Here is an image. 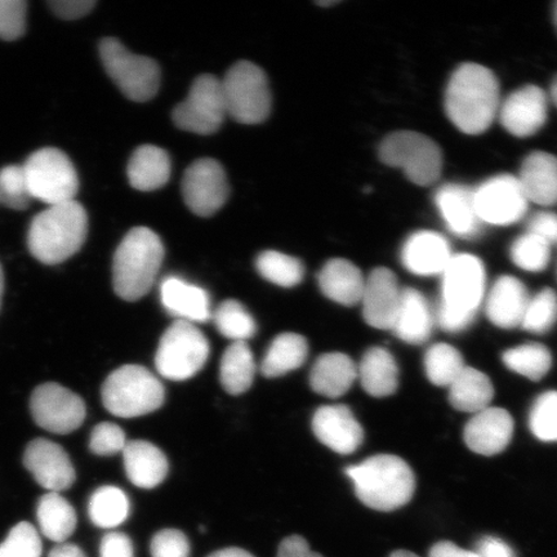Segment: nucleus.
Here are the masks:
<instances>
[{
	"label": "nucleus",
	"mask_w": 557,
	"mask_h": 557,
	"mask_svg": "<svg viewBox=\"0 0 557 557\" xmlns=\"http://www.w3.org/2000/svg\"><path fill=\"white\" fill-rule=\"evenodd\" d=\"M499 107V83L490 69L463 64L453 73L445 92V110L463 134H483L496 120Z\"/></svg>",
	"instance_id": "nucleus-1"
},
{
	"label": "nucleus",
	"mask_w": 557,
	"mask_h": 557,
	"mask_svg": "<svg viewBox=\"0 0 557 557\" xmlns=\"http://www.w3.org/2000/svg\"><path fill=\"white\" fill-rule=\"evenodd\" d=\"M346 475L361 503L375 511L398 510L410 503L416 490L412 469L398 456H373L348 468Z\"/></svg>",
	"instance_id": "nucleus-2"
},
{
	"label": "nucleus",
	"mask_w": 557,
	"mask_h": 557,
	"mask_svg": "<svg viewBox=\"0 0 557 557\" xmlns=\"http://www.w3.org/2000/svg\"><path fill=\"white\" fill-rule=\"evenodd\" d=\"M88 234V215L78 201L51 206L35 215L27 247L39 262L59 264L78 253Z\"/></svg>",
	"instance_id": "nucleus-3"
},
{
	"label": "nucleus",
	"mask_w": 557,
	"mask_h": 557,
	"mask_svg": "<svg viewBox=\"0 0 557 557\" xmlns=\"http://www.w3.org/2000/svg\"><path fill=\"white\" fill-rule=\"evenodd\" d=\"M442 276L436 322L449 333L468 330L485 298L483 262L472 255L453 256Z\"/></svg>",
	"instance_id": "nucleus-4"
},
{
	"label": "nucleus",
	"mask_w": 557,
	"mask_h": 557,
	"mask_svg": "<svg viewBox=\"0 0 557 557\" xmlns=\"http://www.w3.org/2000/svg\"><path fill=\"white\" fill-rule=\"evenodd\" d=\"M164 260V246L149 227L138 226L124 236L113 261V284L125 301H138L156 283Z\"/></svg>",
	"instance_id": "nucleus-5"
},
{
	"label": "nucleus",
	"mask_w": 557,
	"mask_h": 557,
	"mask_svg": "<svg viewBox=\"0 0 557 557\" xmlns=\"http://www.w3.org/2000/svg\"><path fill=\"white\" fill-rule=\"evenodd\" d=\"M164 387L157 375L141 366H123L102 386V403L111 414L136 418L163 406Z\"/></svg>",
	"instance_id": "nucleus-6"
},
{
	"label": "nucleus",
	"mask_w": 557,
	"mask_h": 557,
	"mask_svg": "<svg viewBox=\"0 0 557 557\" xmlns=\"http://www.w3.org/2000/svg\"><path fill=\"white\" fill-rule=\"evenodd\" d=\"M380 159L406 173L413 184L429 186L436 183L443 170V154L433 139L412 131L388 135L380 146Z\"/></svg>",
	"instance_id": "nucleus-7"
},
{
	"label": "nucleus",
	"mask_w": 557,
	"mask_h": 557,
	"mask_svg": "<svg viewBox=\"0 0 557 557\" xmlns=\"http://www.w3.org/2000/svg\"><path fill=\"white\" fill-rule=\"evenodd\" d=\"M32 199L48 207L75 200L79 178L64 151L46 148L35 151L23 165Z\"/></svg>",
	"instance_id": "nucleus-8"
},
{
	"label": "nucleus",
	"mask_w": 557,
	"mask_h": 557,
	"mask_svg": "<svg viewBox=\"0 0 557 557\" xmlns=\"http://www.w3.org/2000/svg\"><path fill=\"white\" fill-rule=\"evenodd\" d=\"M227 115L242 124H260L271 111L269 81L263 70L249 61H239L221 81Z\"/></svg>",
	"instance_id": "nucleus-9"
},
{
	"label": "nucleus",
	"mask_w": 557,
	"mask_h": 557,
	"mask_svg": "<svg viewBox=\"0 0 557 557\" xmlns=\"http://www.w3.org/2000/svg\"><path fill=\"white\" fill-rule=\"evenodd\" d=\"M209 358V343L197 325L176 320L160 338L156 366L162 377L186 381L198 374Z\"/></svg>",
	"instance_id": "nucleus-10"
},
{
	"label": "nucleus",
	"mask_w": 557,
	"mask_h": 557,
	"mask_svg": "<svg viewBox=\"0 0 557 557\" xmlns=\"http://www.w3.org/2000/svg\"><path fill=\"white\" fill-rule=\"evenodd\" d=\"M99 51L104 70L129 100L146 102L157 96L160 87L157 61L132 53L115 38L101 40Z\"/></svg>",
	"instance_id": "nucleus-11"
},
{
	"label": "nucleus",
	"mask_w": 557,
	"mask_h": 557,
	"mask_svg": "<svg viewBox=\"0 0 557 557\" xmlns=\"http://www.w3.org/2000/svg\"><path fill=\"white\" fill-rule=\"evenodd\" d=\"M227 115L222 83L211 74L195 79L187 99L173 110V122L180 129L197 135L218 132Z\"/></svg>",
	"instance_id": "nucleus-12"
},
{
	"label": "nucleus",
	"mask_w": 557,
	"mask_h": 557,
	"mask_svg": "<svg viewBox=\"0 0 557 557\" xmlns=\"http://www.w3.org/2000/svg\"><path fill=\"white\" fill-rule=\"evenodd\" d=\"M30 409L38 426L53 434L66 435L86 420V403L58 383H45L33 393Z\"/></svg>",
	"instance_id": "nucleus-13"
},
{
	"label": "nucleus",
	"mask_w": 557,
	"mask_h": 557,
	"mask_svg": "<svg viewBox=\"0 0 557 557\" xmlns=\"http://www.w3.org/2000/svg\"><path fill=\"white\" fill-rule=\"evenodd\" d=\"M475 191V203L483 224L507 226L519 222L528 211L529 201L518 177L511 174L485 181Z\"/></svg>",
	"instance_id": "nucleus-14"
},
{
	"label": "nucleus",
	"mask_w": 557,
	"mask_h": 557,
	"mask_svg": "<svg viewBox=\"0 0 557 557\" xmlns=\"http://www.w3.org/2000/svg\"><path fill=\"white\" fill-rule=\"evenodd\" d=\"M184 200L200 218L219 212L228 199L226 173L214 159H199L186 170L183 178Z\"/></svg>",
	"instance_id": "nucleus-15"
},
{
	"label": "nucleus",
	"mask_w": 557,
	"mask_h": 557,
	"mask_svg": "<svg viewBox=\"0 0 557 557\" xmlns=\"http://www.w3.org/2000/svg\"><path fill=\"white\" fill-rule=\"evenodd\" d=\"M24 465L40 486L61 493L75 483V469L66 450L47 438H37L27 445Z\"/></svg>",
	"instance_id": "nucleus-16"
},
{
	"label": "nucleus",
	"mask_w": 557,
	"mask_h": 557,
	"mask_svg": "<svg viewBox=\"0 0 557 557\" xmlns=\"http://www.w3.org/2000/svg\"><path fill=\"white\" fill-rule=\"evenodd\" d=\"M545 90L525 86L515 90L500 103L498 115L504 128L512 136L529 137L537 134L547 121Z\"/></svg>",
	"instance_id": "nucleus-17"
},
{
	"label": "nucleus",
	"mask_w": 557,
	"mask_h": 557,
	"mask_svg": "<svg viewBox=\"0 0 557 557\" xmlns=\"http://www.w3.org/2000/svg\"><path fill=\"white\" fill-rule=\"evenodd\" d=\"M401 292L398 277L392 270L374 269L366 278L361 297L367 324L375 330L392 331L399 310Z\"/></svg>",
	"instance_id": "nucleus-18"
},
{
	"label": "nucleus",
	"mask_w": 557,
	"mask_h": 557,
	"mask_svg": "<svg viewBox=\"0 0 557 557\" xmlns=\"http://www.w3.org/2000/svg\"><path fill=\"white\" fill-rule=\"evenodd\" d=\"M313 434L338 455H351L364 441V431L346 406L319 408L312 418Z\"/></svg>",
	"instance_id": "nucleus-19"
},
{
	"label": "nucleus",
	"mask_w": 557,
	"mask_h": 557,
	"mask_svg": "<svg viewBox=\"0 0 557 557\" xmlns=\"http://www.w3.org/2000/svg\"><path fill=\"white\" fill-rule=\"evenodd\" d=\"M513 435V420L503 408H486L476 414L465 428V443L480 456H496L510 444Z\"/></svg>",
	"instance_id": "nucleus-20"
},
{
	"label": "nucleus",
	"mask_w": 557,
	"mask_h": 557,
	"mask_svg": "<svg viewBox=\"0 0 557 557\" xmlns=\"http://www.w3.org/2000/svg\"><path fill=\"white\" fill-rule=\"evenodd\" d=\"M435 203L444 221L456 235L471 238L482 230L483 221L479 218L475 191L470 187L458 184L444 185L435 194Z\"/></svg>",
	"instance_id": "nucleus-21"
},
{
	"label": "nucleus",
	"mask_w": 557,
	"mask_h": 557,
	"mask_svg": "<svg viewBox=\"0 0 557 557\" xmlns=\"http://www.w3.org/2000/svg\"><path fill=\"white\" fill-rule=\"evenodd\" d=\"M529 299L525 285L519 278L500 276L485 298L486 317L498 329H517L524 319Z\"/></svg>",
	"instance_id": "nucleus-22"
},
{
	"label": "nucleus",
	"mask_w": 557,
	"mask_h": 557,
	"mask_svg": "<svg viewBox=\"0 0 557 557\" xmlns=\"http://www.w3.org/2000/svg\"><path fill=\"white\" fill-rule=\"evenodd\" d=\"M450 247L441 234L418 232L404 243L401 262L420 276L442 275L451 260Z\"/></svg>",
	"instance_id": "nucleus-23"
},
{
	"label": "nucleus",
	"mask_w": 557,
	"mask_h": 557,
	"mask_svg": "<svg viewBox=\"0 0 557 557\" xmlns=\"http://www.w3.org/2000/svg\"><path fill=\"white\" fill-rule=\"evenodd\" d=\"M160 299L172 317L197 325L212 318L211 299L203 288L177 276L166 277L160 285Z\"/></svg>",
	"instance_id": "nucleus-24"
},
{
	"label": "nucleus",
	"mask_w": 557,
	"mask_h": 557,
	"mask_svg": "<svg viewBox=\"0 0 557 557\" xmlns=\"http://www.w3.org/2000/svg\"><path fill=\"white\" fill-rule=\"evenodd\" d=\"M434 324L435 317L428 299L417 289H403L392 330L395 336L409 345H422L433 334Z\"/></svg>",
	"instance_id": "nucleus-25"
},
{
	"label": "nucleus",
	"mask_w": 557,
	"mask_h": 557,
	"mask_svg": "<svg viewBox=\"0 0 557 557\" xmlns=\"http://www.w3.org/2000/svg\"><path fill=\"white\" fill-rule=\"evenodd\" d=\"M519 183L528 201L552 207L557 205V158L535 151L522 162Z\"/></svg>",
	"instance_id": "nucleus-26"
},
{
	"label": "nucleus",
	"mask_w": 557,
	"mask_h": 557,
	"mask_svg": "<svg viewBox=\"0 0 557 557\" xmlns=\"http://www.w3.org/2000/svg\"><path fill=\"white\" fill-rule=\"evenodd\" d=\"M122 453L124 469L131 483L143 490L157 487L169 475V459L152 443L128 442Z\"/></svg>",
	"instance_id": "nucleus-27"
},
{
	"label": "nucleus",
	"mask_w": 557,
	"mask_h": 557,
	"mask_svg": "<svg viewBox=\"0 0 557 557\" xmlns=\"http://www.w3.org/2000/svg\"><path fill=\"white\" fill-rule=\"evenodd\" d=\"M358 380V366L341 352L324 354L318 358L310 374V385L319 395L337 399L344 396Z\"/></svg>",
	"instance_id": "nucleus-28"
},
{
	"label": "nucleus",
	"mask_w": 557,
	"mask_h": 557,
	"mask_svg": "<svg viewBox=\"0 0 557 557\" xmlns=\"http://www.w3.org/2000/svg\"><path fill=\"white\" fill-rule=\"evenodd\" d=\"M318 283L324 296L332 301L344 306H355L361 302L366 278L352 262L333 259L320 270Z\"/></svg>",
	"instance_id": "nucleus-29"
},
{
	"label": "nucleus",
	"mask_w": 557,
	"mask_h": 557,
	"mask_svg": "<svg viewBox=\"0 0 557 557\" xmlns=\"http://www.w3.org/2000/svg\"><path fill=\"white\" fill-rule=\"evenodd\" d=\"M171 171L170 156L154 145L139 146L127 166L129 184L139 191L160 189L169 183Z\"/></svg>",
	"instance_id": "nucleus-30"
},
{
	"label": "nucleus",
	"mask_w": 557,
	"mask_h": 557,
	"mask_svg": "<svg viewBox=\"0 0 557 557\" xmlns=\"http://www.w3.org/2000/svg\"><path fill=\"white\" fill-rule=\"evenodd\" d=\"M358 379L369 395L386 398L399 387V367L386 348L372 347L360 361Z\"/></svg>",
	"instance_id": "nucleus-31"
},
{
	"label": "nucleus",
	"mask_w": 557,
	"mask_h": 557,
	"mask_svg": "<svg viewBox=\"0 0 557 557\" xmlns=\"http://www.w3.org/2000/svg\"><path fill=\"white\" fill-rule=\"evenodd\" d=\"M494 387L490 377L475 368L465 367L449 386V401L459 412L476 414L490 408Z\"/></svg>",
	"instance_id": "nucleus-32"
},
{
	"label": "nucleus",
	"mask_w": 557,
	"mask_h": 557,
	"mask_svg": "<svg viewBox=\"0 0 557 557\" xmlns=\"http://www.w3.org/2000/svg\"><path fill=\"white\" fill-rule=\"evenodd\" d=\"M39 531L46 539L60 545L72 537L78 518L72 504L61 493L48 492L37 507Z\"/></svg>",
	"instance_id": "nucleus-33"
},
{
	"label": "nucleus",
	"mask_w": 557,
	"mask_h": 557,
	"mask_svg": "<svg viewBox=\"0 0 557 557\" xmlns=\"http://www.w3.org/2000/svg\"><path fill=\"white\" fill-rule=\"evenodd\" d=\"M308 355V341L301 334H278L264 355L261 373L268 379L282 377V375L302 367Z\"/></svg>",
	"instance_id": "nucleus-34"
},
{
	"label": "nucleus",
	"mask_w": 557,
	"mask_h": 557,
	"mask_svg": "<svg viewBox=\"0 0 557 557\" xmlns=\"http://www.w3.org/2000/svg\"><path fill=\"white\" fill-rule=\"evenodd\" d=\"M256 361L247 343H233L221 359L220 380L225 392L242 395L252 386Z\"/></svg>",
	"instance_id": "nucleus-35"
},
{
	"label": "nucleus",
	"mask_w": 557,
	"mask_h": 557,
	"mask_svg": "<svg viewBox=\"0 0 557 557\" xmlns=\"http://www.w3.org/2000/svg\"><path fill=\"white\" fill-rule=\"evenodd\" d=\"M129 510L131 504L127 494L117 486H101L89 499V519L99 528L120 527L128 519Z\"/></svg>",
	"instance_id": "nucleus-36"
},
{
	"label": "nucleus",
	"mask_w": 557,
	"mask_h": 557,
	"mask_svg": "<svg viewBox=\"0 0 557 557\" xmlns=\"http://www.w3.org/2000/svg\"><path fill=\"white\" fill-rule=\"evenodd\" d=\"M503 361L510 371L535 382L545 377L553 367L552 352L541 344L512 347L504 352Z\"/></svg>",
	"instance_id": "nucleus-37"
},
{
	"label": "nucleus",
	"mask_w": 557,
	"mask_h": 557,
	"mask_svg": "<svg viewBox=\"0 0 557 557\" xmlns=\"http://www.w3.org/2000/svg\"><path fill=\"white\" fill-rule=\"evenodd\" d=\"M256 268L263 278L283 288L296 287L305 276L301 261L276 250H264L257 257Z\"/></svg>",
	"instance_id": "nucleus-38"
},
{
	"label": "nucleus",
	"mask_w": 557,
	"mask_h": 557,
	"mask_svg": "<svg viewBox=\"0 0 557 557\" xmlns=\"http://www.w3.org/2000/svg\"><path fill=\"white\" fill-rule=\"evenodd\" d=\"M465 367L461 352L447 344L431 346L424 355V371L435 386L449 387Z\"/></svg>",
	"instance_id": "nucleus-39"
},
{
	"label": "nucleus",
	"mask_w": 557,
	"mask_h": 557,
	"mask_svg": "<svg viewBox=\"0 0 557 557\" xmlns=\"http://www.w3.org/2000/svg\"><path fill=\"white\" fill-rule=\"evenodd\" d=\"M215 329L233 343H247L257 332V324L239 301L227 299L213 313Z\"/></svg>",
	"instance_id": "nucleus-40"
},
{
	"label": "nucleus",
	"mask_w": 557,
	"mask_h": 557,
	"mask_svg": "<svg viewBox=\"0 0 557 557\" xmlns=\"http://www.w3.org/2000/svg\"><path fill=\"white\" fill-rule=\"evenodd\" d=\"M511 260L518 268L531 273H540L552 259V246L532 233L521 235L512 243Z\"/></svg>",
	"instance_id": "nucleus-41"
},
{
	"label": "nucleus",
	"mask_w": 557,
	"mask_h": 557,
	"mask_svg": "<svg viewBox=\"0 0 557 557\" xmlns=\"http://www.w3.org/2000/svg\"><path fill=\"white\" fill-rule=\"evenodd\" d=\"M557 322V295L552 288H545L531 297L527 306L521 329L535 334L547 333Z\"/></svg>",
	"instance_id": "nucleus-42"
},
{
	"label": "nucleus",
	"mask_w": 557,
	"mask_h": 557,
	"mask_svg": "<svg viewBox=\"0 0 557 557\" xmlns=\"http://www.w3.org/2000/svg\"><path fill=\"white\" fill-rule=\"evenodd\" d=\"M529 428L541 442H557V392H546L534 401Z\"/></svg>",
	"instance_id": "nucleus-43"
},
{
	"label": "nucleus",
	"mask_w": 557,
	"mask_h": 557,
	"mask_svg": "<svg viewBox=\"0 0 557 557\" xmlns=\"http://www.w3.org/2000/svg\"><path fill=\"white\" fill-rule=\"evenodd\" d=\"M44 543L30 522H18L0 543V557H41Z\"/></svg>",
	"instance_id": "nucleus-44"
},
{
	"label": "nucleus",
	"mask_w": 557,
	"mask_h": 557,
	"mask_svg": "<svg viewBox=\"0 0 557 557\" xmlns=\"http://www.w3.org/2000/svg\"><path fill=\"white\" fill-rule=\"evenodd\" d=\"M32 200L23 165H7L0 170V203L24 211Z\"/></svg>",
	"instance_id": "nucleus-45"
},
{
	"label": "nucleus",
	"mask_w": 557,
	"mask_h": 557,
	"mask_svg": "<svg viewBox=\"0 0 557 557\" xmlns=\"http://www.w3.org/2000/svg\"><path fill=\"white\" fill-rule=\"evenodd\" d=\"M26 12L24 0H0V39L12 41L23 37Z\"/></svg>",
	"instance_id": "nucleus-46"
},
{
	"label": "nucleus",
	"mask_w": 557,
	"mask_h": 557,
	"mask_svg": "<svg viewBox=\"0 0 557 557\" xmlns=\"http://www.w3.org/2000/svg\"><path fill=\"white\" fill-rule=\"evenodd\" d=\"M127 443L124 431L117 424L102 422L94 429L89 448L97 456H114L122 453Z\"/></svg>",
	"instance_id": "nucleus-47"
},
{
	"label": "nucleus",
	"mask_w": 557,
	"mask_h": 557,
	"mask_svg": "<svg viewBox=\"0 0 557 557\" xmlns=\"http://www.w3.org/2000/svg\"><path fill=\"white\" fill-rule=\"evenodd\" d=\"M152 557H189L190 542L177 529H163L151 540Z\"/></svg>",
	"instance_id": "nucleus-48"
},
{
	"label": "nucleus",
	"mask_w": 557,
	"mask_h": 557,
	"mask_svg": "<svg viewBox=\"0 0 557 557\" xmlns=\"http://www.w3.org/2000/svg\"><path fill=\"white\" fill-rule=\"evenodd\" d=\"M100 557H135L134 543L127 534L110 532L103 535Z\"/></svg>",
	"instance_id": "nucleus-49"
},
{
	"label": "nucleus",
	"mask_w": 557,
	"mask_h": 557,
	"mask_svg": "<svg viewBox=\"0 0 557 557\" xmlns=\"http://www.w3.org/2000/svg\"><path fill=\"white\" fill-rule=\"evenodd\" d=\"M528 233L537 235L549 246H554V244H557V213H535L528 222Z\"/></svg>",
	"instance_id": "nucleus-50"
},
{
	"label": "nucleus",
	"mask_w": 557,
	"mask_h": 557,
	"mask_svg": "<svg viewBox=\"0 0 557 557\" xmlns=\"http://www.w3.org/2000/svg\"><path fill=\"white\" fill-rule=\"evenodd\" d=\"M55 16L64 20H78L95 9V0H51L48 2Z\"/></svg>",
	"instance_id": "nucleus-51"
},
{
	"label": "nucleus",
	"mask_w": 557,
	"mask_h": 557,
	"mask_svg": "<svg viewBox=\"0 0 557 557\" xmlns=\"http://www.w3.org/2000/svg\"><path fill=\"white\" fill-rule=\"evenodd\" d=\"M277 557H323L318 553H313L308 541L301 535H290L285 539L277 549Z\"/></svg>",
	"instance_id": "nucleus-52"
},
{
	"label": "nucleus",
	"mask_w": 557,
	"mask_h": 557,
	"mask_svg": "<svg viewBox=\"0 0 557 557\" xmlns=\"http://www.w3.org/2000/svg\"><path fill=\"white\" fill-rule=\"evenodd\" d=\"M479 557H517L513 549L504 540L487 535L478 542L475 552Z\"/></svg>",
	"instance_id": "nucleus-53"
},
{
	"label": "nucleus",
	"mask_w": 557,
	"mask_h": 557,
	"mask_svg": "<svg viewBox=\"0 0 557 557\" xmlns=\"http://www.w3.org/2000/svg\"><path fill=\"white\" fill-rule=\"evenodd\" d=\"M429 557H479V555L457 546L456 543L442 541L431 547Z\"/></svg>",
	"instance_id": "nucleus-54"
},
{
	"label": "nucleus",
	"mask_w": 557,
	"mask_h": 557,
	"mask_svg": "<svg viewBox=\"0 0 557 557\" xmlns=\"http://www.w3.org/2000/svg\"><path fill=\"white\" fill-rule=\"evenodd\" d=\"M48 557H87V555L78 546L65 542L53 547Z\"/></svg>",
	"instance_id": "nucleus-55"
},
{
	"label": "nucleus",
	"mask_w": 557,
	"mask_h": 557,
	"mask_svg": "<svg viewBox=\"0 0 557 557\" xmlns=\"http://www.w3.org/2000/svg\"><path fill=\"white\" fill-rule=\"evenodd\" d=\"M208 557H255L252 554L246 552V549L238 547H228L224 549H220V552H215Z\"/></svg>",
	"instance_id": "nucleus-56"
},
{
	"label": "nucleus",
	"mask_w": 557,
	"mask_h": 557,
	"mask_svg": "<svg viewBox=\"0 0 557 557\" xmlns=\"http://www.w3.org/2000/svg\"><path fill=\"white\" fill-rule=\"evenodd\" d=\"M389 557H421V556H418L417 554H413L410 552H406V549H399V552L393 553L392 555H389Z\"/></svg>",
	"instance_id": "nucleus-57"
},
{
	"label": "nucleus",
	"mask_w": 557,
	"mask_h": 557,
	"mask_svg": "<svg viewBox=\"0 0 557 557\" xmlns=\"http://www.w3.org/2000/svg\"><path fill=\"white\" fill-rule=\"evenodd\" d=\"M3 290H4V275H3L2 264H0V305H2Z\"/></svg>",
	"instance_id": "nucleus-58"
},
{
	"label": "nucleus",
	"mask_w": 557,
	"mask_h": 557,
	"mask_svg": "<svg viewBox=\"0 0 557 557\" xmlns=\"http://www.w3.org/2000/svg\"><path fill=\"white\" fill-rule=\"evenodd\" d=\"M552 99L557 107V76L554 79L553 86H552Z\"/></svg>",
	"instance_id": "nucleus-59"
},
{
	"label": "nucleus",
	"mask_w": 557,
	"mask_h": 557,
	"mask_svg": "<svg viewBox=\"0 0 557 557\" xmlns=\"http://www.w3.org/2000/svg\"><path fill=\"white\" fill-rule=\"evenodd\" d=\"M337 3L338 0H319V2H317V4L320 7H332Z\"/></svg>",
	"instance_id": "nucleus-60"
},
{
	"label": "nucleus",
	"mask_w": 557,
	"mask_h": 557,
	"mask_svg": "<svg viewBox=\"0 0 557 557\" xmlns=\"http://www.w3.org/2000/svg\"><path fill=\"white\" fill-rule=\"evenodd\" d=\"M554 20H555V25H556V27H557V3H556V5H555Z\"/></svg>",
	"instance_id": "nucleus-61"
}]
</instances>
